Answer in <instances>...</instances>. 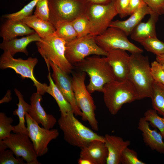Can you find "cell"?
I'll return each mask as SVG.
<instances>
[{"instance_id":"7bdbcfd3","label":"cell","mask_w":164,"mask_h":164,"mask_svg":"<svg viewBox=\"0 0 164 164\" xmlns=\"http://www.w3.org/2000/svg\"><path fill=\"white\" fill-rule=\"evenodd\" d=\"M79 164H93L90 160L84 158L80 157L77 161Z\"/></svg>"},{"instance_id":"cb8c5ba5","label":"cell","mask_w":164,"mask_h":164,"mask_svg":"<svg viewBox=\"0 0 164 164\" xmlns=\"http://www.w3.org/2000/svg\"><path fill=\"white\" fill-rule=\"evenodd\" d=\"M22 21L32 29L41 38L55 32V28L50 21H44L34 15L26 17Z\"/></svg>"},{"instance_id":"ab89813d","label":"cell","mask_w":164,"mask_h":164,"mask_svg":"<svg viewBox=\"0 0 164 164\" xmlns=\"http://www.w3.org/2000/svg\"><path fill=\"white\" fill-rule=\"evenodd\" d=\"M146 5L143 0H130L127 11L128 15Z\"/></svg>"},{"instance_id":"1f68e13d","label":"cell","mask_w":164,"mask_h":164,"mask_svg":"<svg viewBox=\"0 0 164 164\" xmlns=\"http://www.w3.org/2000/svg\"><path fill=\"white\" fill-rule=\"evenodd\" d=\"M38 0H32L20 10L13 13L5 15L3 18L7 19L22 21L24 18L32 15Z\"/></svg>"},{"instance_id":"f1b7e54d","label":"cell","mask_w":164,"mask_h":164,"mask_svg":"<svg viewBox=\"0 0 164 164\" xmlns=\"http://www.w3.org/2000/svg\"><path fill=\"white\" fill-rule=\"evenodd\" d=\"M71 22L77 32V38L82 37L90 33L91 24L85 14L78 16Z\"/></svg>"},{"instance_id":"277c9868","label":"cell","mask_w":164,"mask_h":164,"mask_svg":"<svg viewBox=\"0 0 164 164\" xmlns=\"http://www.w3.org/2000/svg\"><path fill=\"white\" fill-rule=\"evenodd\" d=\"M102 93L105 105L113 115L116 114L124 104L138 100L135 89L128 78L121 81L115 80L106 84Z\"/></svg>"},{"instance_id":"f546056e","label":"cell","mask_w":164,"mask_h":164,"mask_svg":"<svg viewBox=\"0 0 164 164\" xmlns=\"http://www.w3.org/2000/svg\"><path fill=\"white\" fill-rule=\"evenodd\" d=\"M145 120L152 127L158 129L164 139V117H161L154 109H149L144 113Z\"/></svg>"},{"instance_id":"836d02e7","label":"cell","mask_w":164,"mask_h":164,"mask_svg":"<svg viewBox=\"0 0 164 164\" xmlns=\"http://www.w3.org/2000/svg\"><path fill=\"white\" fill-rule=\"evenodd\" d=\"M145 164L146 163L140 160L137 152L128 147L122 152L120 158V164Z\"/></svg>"},{"instance_id":"d6986e66","label":"cell","mask_w":164,"mask_h":164,"mask_svg":"<svg viewBox=\"0 0 164 164\" xmlns=\"http://www.w3.org/2000/svg\"><path fill=\"white\" fill-rule=\"evenodd\" d=\"M80 149V157L90 160L93 164H106L108 151L104 142L94 140Z\"/></svg>"},{"instance_id":"e575fe53","label":"cell","mask_w":164,"mask_h":164,"mask_svg":"<svg viewBox=\"0 0 164 164\" xmlns=\"http://www.w3.org/2000/svg\"><path fill=\"white\" fill-rule=\"evenodd\" d=\"M35 7L34 15L44 21H49L48 0H38Z\"/></svg>"},{"instance_id":"8fae6325","label":"cell","mask_w":164,"mask_h":164,"mask_svg":"<svg viewBox=\"0 0 164 164\" xmlns=\"http://www.w3.org/2000/svg\"><path fill=\"white\" fill-rule=\"evenodd\" d=\"M127 36L121 29L109 27L101 35L96 36L95 39L98 45L107 53L114 50H122L131 53H142L143 50L131 43Z\"/></svg>"},{"instance_id":"e0dca14e","label":"cell","mask_w":164,"mask_h":164,"mask_svg":"<svg viewBox=\"0 0 164 164\" xmlns=\"http://www.w3.org/2000/svg\"><path fill=\"white\" fill-rule=\"evenodd\" d=\"M138 128L141 132L143 142L146 145L152 150L164 154V138L156 128L151 129L143 117L139 119Z\"/></svg>"},{"instance_id":"44dd1931","label":"cell","mask_w":164,"mask_h":164,"mask_svg":"<svg viewBox=\"0 0 164 164\" xmlns=\"http://www.w3.org/2000/svg\"><path fill=\"white\" fill-rule=\"evenodd\" d=\"M42 38L36 32L21 38H15L8 40H3L0 44V48L4 51L9 52L12 56L18 52L28 55L27 46L33 42L41 41Z\"/></svg>"},{"instance_id":"52a82bcc","label":"cell","mask_w":164,"mask_h":164,"mask_svg":"<svg viewBox=\"0 0 164 164\" xmlns=\"http://www.w3.org/2000/svg\"><path fill=\"white\" fill-rule=\"evenodd\" d=\"M49 21L55 27L58 23L71 22L84 14L87 0H48Z\"/></svg>"},{"instance_id":"603a6c76","label":"cell","mask_w":164,"mask_h":164,"mask_svg":"<svg viewBox=\"0 0 164 164\" xmlns=\"http://www.w3.org/2000/svg\"><path fill=\"white\" fill-rule=\"evenodd\" d=\"M153 11L146 5L132 13L127 19L112 21L109 27L118 28L124 32L127 36L130 35L135 28L141 22L144 17Z\"/></svg>"},{"instance_id":"30bf717a","label":"cell","mask_w":164,"mask_h":164,"mask_svg":"<svg viewBox=\"0 0 164 164\" xmlns=\"http://www.w3.org/2000/svg\"><path fill=\"white\" fill-rule=\"evenodd\" d=\"M84 14L91 24L90 34L101 35L109 27L114 18L118 15L114 1L106 5L88 2Z\"/></svg>"},{"instance_id":"8d00e7d4","label":"cell","mask_w":164,"mask_h":164,"mask_svg":"<svg viewBox=\"0 0 164 164\" xmlns=\"http://www.w3.org/2000/svg\"><path fill=\"white\" fill-rule=\"evenodd\" d=\"M151 73L154 81L164 85V68L156 60L151 64Z\"/></svg>"},{"instance_id":"d6a6232c","label":"cell","mask_w":164,"mask_h":164,"mask_svg":"<svg viewBox=\"0 0 164 164\" xmlns=\"http://www.w3.org/2000/svg\"><path fill=\"white\" fill-rule=\"evenodd\" d=\"M13 121L12 118L8 117L4 113H0V140L10 135L11 132L13 129V126L12 125Z\"/></svg>"},{"instance_id":"9c48e42d","label":"cell","mask_w":164,"mask_h":164,"mask_svg":"<svg viewBox=\"0 0 164 164\" xmlns=\"http://www.w3.org/2000/svg\"><path fill=\"white\" fill-rule=\"evenodd\" d=\"M94 36L89 34L66 42L65 55L71 64L79 62L91 55L106 56L108 53L96 43Z\"/></svg>"},{"instance_id":"9a60e30c","label":"cell","mask_w":164,"mask_h":164,"mask_svg":"<svg viewBox=\"0 0 164 164\" xmlns=\"http://www.w3.org/2000/svg\"><path fill=\"white\" fill-rule=\"evenodd\" d=\"M106 57L112 69L116 80L121 81L128 78L130 55L126 51L113 50L108 52Z\"/></svg>"},{"instance_id":"5bb4252c","label":"cell","mask_w":164,"mask_h":164,"mask_svg":"<svg viewBox=\"0 0 164 164\" xmlns=\"http://www.w3.org/2000/svg\"><path fill=\"white\" fill-rule=\"evenodd\" d=\"M46 63L51 67L53 70L52 77L57 87L71 105L74 115L81 117L82 113L76 102L72 79L68 74L63 71L52 62L47 61Z\"/></svg>"},{"instance_id":"ffe728a7","label":"cell","mask_w":164,"mask_h":164,"mask_svg":"<svg viewBox=\"0 0 164 164\" xmlns=\"http://www.w3.org/2000/svg\"><path fill=\"white\" fill-rule=\"evenodd\" d=\"M35 32L22 21L7 19L1 27L0 36L3 40H8L18 36H28Z\"/></svg>"},{"instance_id":"d590c367","label":"cell","mask_w":164,"mask_h":164,"mask_svg":"<svg viewBox=\"0 0 164 164\" xmlns=\"http://www.w3.org/2000/svg\"><path fill=\"white\" fill-rule=\"evenodd\" d=\"M13 152L9 149L0 150V164H25L22 158H15Z\"/></svg>"},{"instance_id":"d4e9b609","label":"cell","mask_w":164,"mask_h":164,"mask_svg":"<svg viewBox=\"0 0 164 164\" xmlns=\"http://www.w3.org/2000/svg\"><path fill=\"white\" fill-rule=\"evenodd\" d=\"M48 69L49 73L47 78L49 85L47 86L46 92L50 95L55 100L59 108L61 116H64L69 112H73L71 105L56 85L51 75L50 68Z\"/></svg>"},{"instance_id":"74e56055","label":"cell","mask_w":164,"mask_h":164,"mask_svg":"<svg viewBox=\"0 0 164 164\" xmlns=\"http://www.w3.org/2000/svg\"><path fill=\"white\" fill-rule=\"evenodd\" d=\"M153 12L160 15H164V0H143Z\"/></svg>"},{"instance_id":"6da1fadb","label":"cell","mask_w":164,"mask_h":164,"mask_svg":"<svg viewBox=\"0 0 164 164\" xmlns=\"http://www.w3.org/2000/svg\"><path fill=\"white\" fill-rule=\"evenodd\" d=\"M74 64L89 75V83L86 87L91 94L95 91L102 92L105 84L115 80L112 69L106 57L96 55L88 56Z\"/></svg>"},{"instance_id":"f6af8a7d","label":"cell","mask_w":164,"mask_h":164,"mask_svg":"<svg viewBox=\"0 0 164 164\" xmlns=\"http://www.w3.org/2000/svg\"><path fill=\"white\" fill-rule=\"evenodd\" d=\"M163 68H164V65H163Z\"/></svg>"},{"instance_id":"484cf974","label":"cell","mask_w":164,"mask_h":164,"mask_svg":"<svg viewBox=\"0 0 164 164\" xmlns=\"http://www.w3.org/2000/svg\"><path fill=\"white\" fill-rule=\"evenodd\" d=\"M14 91L18 98L19 103L17 104V108L13 111V114L18 117L19 122L17 125L13 126L12 131L14 133H22L28 135L27 127L25 125V117L30 107V104L25 101L22 95L19 91L15 88Z\"/></svg>"},{"instance_id":"b9f144b4","label":"cell","mask_w":164,"mask_h":164,"mask_svg":"<svg viewBox=\"0 0 164 164\" xmlns=\"http://www.w3.org/2000/svg\"><path fill=\"white\" fill-rule=\"evenodd\" d=\"M88 2L102 5H106L109 4L114 0H87Z\"/></svg>"},{"instance_id":"2e32d148","label":"cell","mask_w":164,"mask_h":164,"mask_svg":"<svg viewBox=\"0 0 164 164\" xmlns=\"http://www.w3.org/2000/svg\"><path fill=\"white\" fill-rule=\"evenodd\" d=\"M42 95L36 92L32 94L30 98V107L27 112L29 116L37 123L49 129L53 128L56 122L52 115L46 113L41 106Z\"/></svg>"},{"instance_id":"7402d4cb","label":"cell","mask_w":164,"mask_h":164,"mask_svg":"<svg viewBox=\"0 0 164 164\" xmlns=\"http://www.w3.org/2000/svg\"><path fill=\"white\" fill-rule=\"evenodd\" d=\"M150 15L146 22H141L134 29L130 35L132 40L139 43L146 39L157 37L156 24L159 15L154 12Z\"/></svg>"},{"instance_id":"3957f363","label":"cell","mask_w":164,"mask_h":164,"mask_svg":"<svg viewBox=\"0 0 164 164\" xmlns=\"http://www.w3.org/2000/svg\"><path fill=\"white\" fill-rule=\"evenodd\" d=\"M72 112L58 120L59 127L63 131L65 140L70 145L82 148L94 140L104 142V136L100 135L83 125L74 116Z\"/></svg>"},{"instance_id":"83f0119b","label":"cell","mask_w":164,"mask_h":164,"mask_svg":"<svg viewBox=\"0 0 164 164\" xmlns=\"http://www.w3.org/2000/svg\"><path fill=\"white\" fill-rule=\"evenodd\" d=\"M55 28L56 35L66 42L77 37V32L71 22H63L58 23L56 25Z\"/></svg>"},{"instance_id":"60d3db41","label":"cell","mask_w":164,"mask_h":164,"mask_svg":"<svg viewBox=\"0 0 164 164\" xmlns=\"http://www.w3.org/2000/svg\"><path fill=\"white\" fill-rule=\"evenodd\" d=\"M12 99L11 93L10 90H8L5 96L0 100V103L9 102Z\"/></svg>"},{"instance_id":"7c38bea8","label":"cell","mask_w":164,"mask_h":164,"mask_svg":"<svg viewBox=\"0 0 164 164\" xmlns=\"http://www.w3.org/2000/svg\"><path fill=\"white\" fill-rule=\"evenodd\" d=\"M25 119L28 135L33 143L36 152L38 157L43 156L48 152L49 143L58 136V131L56 129H49L40 127L27 112L26 114Z\"/></svg>"},{"instance_id":"f35d334b","label":"cell","mask_w":164,"mask_h":164,"mask_svg":"<svg viewBox=\"0 0 164 164\" xmlns=\"http://www.w3.org/2000/svg\"><path fill=\"white\" fill-rule=\"evenodd\" d=\"M130 0H114L115 9L121 18L128 15L127 11Z\"/></svg>"},{"instance_id":"ee69618b","label":"cell","mask_w":164,"mask_h":164,"mask_svg":"<svg viewBox=\"0 0 164 164\" xmlns=\"http://www.w3.org/2000/svg\"><path fill=\"white\" fill-rule=\"evenodd\" d=\"M156 60L162 65H164V54L156 56Z\"/></svg>"},{"instance_id":"8992f818","label":"cell","mask_w":164,"mask_h":164,"mask_svg":"<svg viewBox=\"0 0 164 164\" xmlns=\"http://www.w3.org/2000/svg\"><path fill=\"white\" fill-rule=\"evenodd\" d=\"M86 74L83 71L73 74V91L77 104L82 113V120L87 121L93 129L97 131L99 128L95 113L96 106L85 84Z\"/></svg>"},{"instance_id":"ba28073f","label":"cell","mask_w":164,"mask_h":164,"mask_svg":"<svg viewBox=\"0 0 164 164\" xmlns=\"http://www.w3.org/2000/svg\"><path fill=\"white\" fill-rule=\"evenodd\" d=\"M38 62L36 58L29 57L26 60L15 59L7 51H4L0 58V68L2 70L10 68L21 76L22 80L30 79L34 83L36 88V92L42 95L46 92L48 85L38 81L34 77L33 70Z\"/></svg>"},{"instance_id":"7a4b0ae2","label":"cell","mask_w":164,"mask_h":164,"mask_svg":"<svg viewBox=\"0 0 164 164\" xmlns=\"http://www.w3.org/2000/svg\"><path fill=\"white\" fill-rule=\"evenodd\" d=\"M150 67L148 57L142 53H131L130 55L128 79L135 89L138 100L152 96L154 80Z\"/></svg>"},{"instance_id":"ac0fdd59","label":"cell","mask_w":164,"mask_h":164,"mask_svg":"<svg viewBox=\"0 0 164 164\" xmlns=\"http://www.w3.org/2000/svg\"><path fill=\"white\" fill-rule=\"evenodd\" d=\"M104 136V143L108 151L106 164H120L121 154L130 145V142L124 140L120 137L108 134Z\"/></svg>"},{"instance_id":"4fadbf2b","label":"cell","mask_w":164,"mask_h":164,"mask_svg":"<svg viewBox=\"0 0 164 164\" xmlns=\"http://www.w3.org/2000/svg\"><path fill=\"white\" fill-rule=\"evenodd\" d=\"M2 140L16 158H22L27 164H41L28 135L19 133H12Z\"/></svg>"},{"instance_id":"4316f807","label":"cell","mask_w":164,"mask_h":164,"mask_svg":"<svg viewBox=\"0 0 164 164\" xmlns=\"http://www.w3.org/2000/svg\"><path fill=\"white\" fill-rule=\"evenodd\" d=\"M151 98L153 108L164 117V85L154 81Z\"/></svg>"},{"instance_id":"4dcf8cb0","label":"cell","mask_w":164,"mask_h":164,"mask_svg":"<svg viewBox=\"0 0 164 164\" xmlns=\"http://www.w3.org/2000/svg\"><path fill=\"white\" fill-rule=\"evenodd\" d=\"M139 43L146 50L156 56L164 54V43L158 39L157 37L146 39Z\"/></svg>"},{"instance_id":"5b68a950","label":"cell","mask_w":164,"mask_h":164,"mask_svg":"<svg viewBox=\"0 0 164 164\" xmlns=\"http://www.w3.org/2000/svg\"><path fill=\"white\" fill-rule=\"evenodd\" d=\"M66 42L57 36L55 33L42 38L36 42L38 51L45 62L50 61L65 73H72V64L65 55Z\"/></svg>"}]
</instances>
